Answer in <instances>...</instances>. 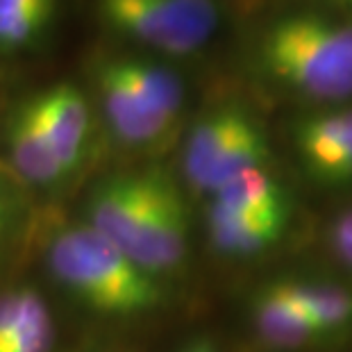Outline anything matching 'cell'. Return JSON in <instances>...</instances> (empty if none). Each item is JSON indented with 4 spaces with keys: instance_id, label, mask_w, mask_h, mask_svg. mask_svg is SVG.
<instances>
[{
    "instance_id": "18",
    "label": "cell",
    "mask_w": 352,
    "mask_h": 352,
    "mask_svg": "<svg viewBox=\"0 0 352 352\" xmlns=\"http://www.w3.org/2000/svg\"><path fill=\"white\" fill-rule=\"evenodd\" d=\"M30 298V289H16L0 296V348L12 339L14 329L23 318L25 305Z\"/></svg>"
},
{
    "instance_id": "13",
    "label": "cell",
    "mask_w": 352,
    "mask_h": 352,
    "mask_svg": "<svg viewBox=\"0 0 352 352\" xmlns=\"http://www.w3.org/2000/svg\"><path fill=\"white\" fill-rule=\"evenodd\" d=\"M289 223L254 219L212 205L209 209V239L214 248L232 257H250L268 250L282 239Z\"/></svg>"
},
{
    "instance_id": "16",
    "label": "cell",
    "mask_w": 352,
    "mask_h": 352,
    "mask_svg": "<svg viewBox=\"0 0 352 352\" xmlns=\"http://www.w3.org/2000/svg\"><path fill=\"white\" fill-rule=\"evenodd\" d=\"M52 339H55V327L48 307L39 294L30 291L23 318L0 352H50Z\"/></svg>"
},
{
    "instance_id": "7",
    "label": "cell",
    "mask_w": 352,
    "mask_h": 352,
    "mask_svg": "<svg viewBox=\"0 0 352 352\" xmlns=\"http://www.w3.org/2000/svg\"><path fill=\"white\" fill-rule=\"evenodd\" d=\"M96 85H98L102 111L118 141L127 146H151L170 132L173 123L155 114L132 91V87L121 78L111 59L100 64L98 73H96Z\"/></svg>"
},
{
    "instance_id": "4",
    "label": "cell",
    "mask_w": 352,
    "mask_h": 352,
    "mask_svg": "<svg viewBox=\"0 0 352 352\" xmlns=\"http://www.w3.org/2000/svg\"><path fill=\"white\" fill-rule=\"evenodd\" d=\"M153 179L155 170L111 177L89 200V228H94L130 259L148 221Z\"/></svg>"
},
{
    "instance_id": "20",
    "label": "cell",
    "mask_w": 352,
    "mask_h": 352,
    "mask_svg": "<svg viewBox=\"0 0 352 352\" xmlns=\"http://www.w3.org/2000/svg\"><path fill=\"white\" fill-rule=\"evenodd\" d=\"M5 219H7V207H5L3 191H0V232H3V228H5Z\"/></svg>"
},
{
    "instance_id": "11",
    "label": "cell",
    "mask_w": 352,
    "mask_h": 352,
    "mask_svg": "<svg viewBox=\"0 0 352 352\" xmlns=\"http://www.w3.org/2000/svg\"><path fill=\"white\" fill-rule=\"evenodd\" d=\"M254 323L261 339L277 348H300L323 334L289 294L287 282L273 284L259 294L254 302Z\"/></svg>"
},
{
    "instance_id": "5",
    "label": "cell",
    "mask_w": 352,
    "mask_h": 352,
    "mask_svg": "<svg viewBox=\"0 0 352 352\" xmlns=\"http://www.w3.org/2000/svg\"><path fill=\"white\" fill-rule=\"evenodd\" d=\"M186 234L189 223L182 196L166 175L155 170L148 221L132 261L151 275L173 271L186 254Z\"/></svg>"
},
{
    "instance_id": "3",
    "label": "cell",
    "mask_w": 352,
    "mask_h": 352,
    "mask_svg": "<svg viewBox=\"0 0 352 352\" xmlns=\"http://www.w3.org/2000/svg\"><path fill=\"white\" fill-rule=\"evenodd\" d=\"M111 30L166 55H189L219 28L216 0H98Z\"/></svg>"
},
{
    "instance_id": "23",
    "label": "cell",
    "mask_w": 352,
    "mask_h": 352,
    "mask_svg": "<svg viewBox=\"0 0 352 352\" xmlns=\"http://www.w3.org/2000/svg\"><path fill=\"white\" fill-rule=\"evenodd\" d=\"M339 3H343V5H348L350 10H352V0H339Z\"/></svg>"
},
{
    "instance_id": "10",
    "label": "cell",
    "mask_w": 352,
    "mask_h": 352,
    "mask_svg": "<svg viewBox=\"0 0 352 352\" xmlns=\"http://www.w3.org/2000/svg\"><path fill=\"white\" fill-rule=\"evenodd\" d=\"M252 123L254 118L239 107H223L198 121L184 146V175L193 189L200 191L214 162Z\"/></svg>"
},
{
    "instance_id": "19",
    "label": "cell",
    "mask_w": 352,
    "mask_h": 352,
    "mask_svg": "<svg viewBox=\"0 0 352 352\" xmlns=\"http://www.w3.org/2000/svg\"><path fill=\"white\" fill-rule=\"evenodd\" d=\"M332 245L336 254L352 266V212L343 214L332 228Z\"/></svg>"
},
{
    "instance_id": "21",
    "label": "cell",
    "mask_w": 352,
    "mask_h": 352,
    "mask_svg": "<svg viewBox=\"0 0 352 352\" xmlns=\"http://www.w3.org/2000/svg\"><path fill=\"white\" fill-rule=\"evenodd\" d=\"M32 5H39V7H48V10H55V3L57 0H28Z\"/></svg>"
},
{
    "instance_id": "9",
    "label": "cell",
    "mask_w": 352,
    "mask_h": 352,
    "mask_svg": "<svg viewBox=\"0 0 352 352\" xmlns=\"http://www.w3.org/2000/svg\"><path fill=\"white\" fill-rule=\"evenodd\" d=\"M7 146L19 175L25 177L30 184H55L69 175L59 164L30 102L14 111L7 125Z\"/></svg>"
},
{
    "instance_id": "8",
    "label": "cell",
    "mask_w": 352,
    "mask_h": 352,
    "mask_svg": "<svg viewBox=\"0 0 352 352\" xmlns=\"http://www.w3.org/2000/svg\"><path fill=\"white\" fill-rule=\"evenodd\" d=\"M296 146L307 168L327 182H352V109L305 118Z\"/></svg>"
},
{
    "instance_id": "22",
    "label": "cell",
    "mask_w": 352,
    "mask_h": 352,
    "mask_svg": "<svg viewBox=\"0 0 352 352\" xmlns=\"http://www.w3.org/2000/svg\"><path fill=\"white\" fill-rule=\"evenodd\" d=\"M186 352H214L212 348L207 346V343H198V346H193V348H189Z\"/></svg>"
},
{
    "instance_id": "14",
    "label": "cell",
    "mask_w": 352,
    "mask_h": 352,
    "mask_svg": "<svg viewBox=\"0 0 352 352\" xmlns=\"http://www.w3.org/2000/svg\"><path fill=\"white\" fill-rule=\"evenodd\" d=\"M121 78L132 87V91L166 121L175 123L184 104L182 82L173 71L164 66L141 62V59H111Z\"/></svg>"
},
{
    "instance_id": "17",
    "label": "cell",
    "mask_w": 352,
    "mask_h": 352,
    "mask_svg": "<svg viewBox=\"0 0 352 352\" xmlns=\"http://www.w3.org/2000/svg\"><path fill=\"white\" fill-rule=\"evenodd\" d=\"M50 12H3L0 14V50H16L32 43L50 23Z\"/></svg>"
},
{
    "instance_id": "15",
    "label": "cell",
    "mask_w": 352,
    "mask_h": 352,
    "mask_svg": "<svg viewBox=\"0 0 352 352\" xmlns=\"http://www.w3.org/2000/svg\"><path fill=\"white\" fill-rule=\"evenodd\" d=\"M289 294L320 332H336L352 323V294L334 284L287 282Z\"/></svg>"
},
{
    "instance_id": "1",
    "label": "cell",
    "mask_w": 352,
    "mask_h": 352,
    "mask_svg": "<svg viewBox=\"0 0 352 352\" xmlns=\"http://www.w3.org/2000/svg\"><path fill=\"white\" fill-rule=\"evenodd\" d=\"M259 57L271 76L314 100L352 96V23L302 12L275 21Z\"/></svg>"
},
{
    "instance_id": "2",
    "label": "cell",
    "mask_w": 352,
    "mask_h": 352,
    "mask_svg": "<svg viewBox=\"0 0 352 352\" xmlns=\"http://www.w3.org/2000/svg\"><path fill=\"white\" fill-rule=\"evenodd\" d=\"M48 264L64 287L102 314L130 316L162 300L155 275L89 226L59 232L50 241Z\"/></svg>"
},
{
    "instance_id": "12",
    "label": "cell",
    "mask_w": 352,
    "mask_h": 352,
    "mask_svg": "<svg viewBox=\"0 0 352 352\" xmlns=\"http://www.w3.org/2000/svg\"><path fill=\"white\" fill-rule=\"evenodd\" d=\"M212 205L234 214L282 223H289L291 216L287 191L264 166L250 168L234 179H230L226 186H221L214 193Z\"/></svg>"
},
{
    "instance_id": "6",
    "label": "cell",
    "mask_w": 352,
    "mask_h": 352,
    "mask_svg": "<svg viewBox=\"0 0 352 352\" xmlns=\"http://www.w3.org/2000/svg\"><path fill=\"white\" fill-rule=\"evenodd\" d=\"M30 107L46 132L59 164L66 173H73L85 160L91 137V111L85 94L73 85H57L34 96Z\"/></svg>"
}]
</instances>
